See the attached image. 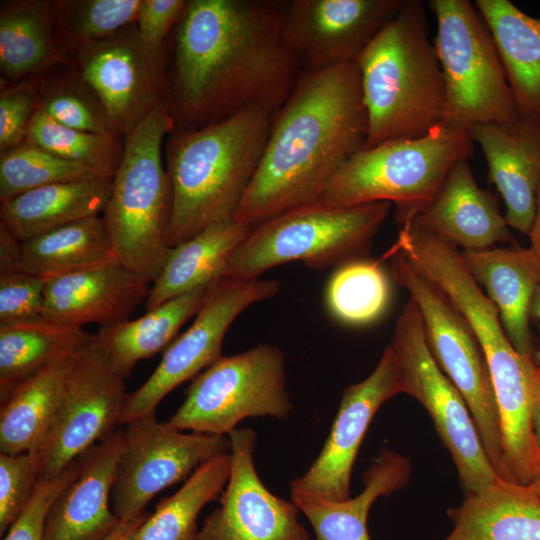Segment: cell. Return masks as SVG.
<instances>
[{
  "label": "cell",
  "mask_w": 540,
  "mask_h": 540,
  "mask_svg": "<svg viewBox=\"0 0 540 540\" xmlns=\"http://www.w3.org/2000/svg\"><path fill=\"white\" fill-rule=\"evenodd\" d=\"M147 515L148 513L145 512L135 520L120 521L118 526L104 540H135V534Z\"/></svg>",
  "instance_id": "f6af8a7d"
},
{
  "label": "cell",
  "mask_w": 540,
  "mask_h": 540,
  "mask_svg": "<svg viewBox=\"0 0 540 540\" xmlns=\"http://www.w3.org/2000/svg\"><path fill=\"white\" fill-rule=\"evenodd\" d=\"M79 350L44 367L1 401V453L15 455L39 449L54 419L67 375Z\"/></svg>",
  "instance_id": "f546056e"
},
{
  "label": "cell",
  "mask_w": 540,
  "mask_h": 540,
  "mask_svg": "<svg viewBox=\"0 0 540 540\" xmlns=\"http://www.w3.org/2000/svg\"><path fill=\"white\" fill-rule=\"evenodd\" d=\"M125 378L94 339L77 353L51 426L36 451L40 478L52 479L121 425Z\"/></svg>",
  "instance_id": "4fadbf2b"
},
{
  "label": "cell",
  "mask_w": 540,
  "mask_h": 540,
  "mask_svg": "<svg viewBox=\"0 0 540 540\" xmlns=\"http://www.w3.org/2000/svg\"><path fill=\"white\" fill-rule=\"evenodd\" d=\"M453 523L444 540H540V495L498 478L447 510Z\"/></svg>",
  "instance_id": "d4e9b609"
},
{
  "label": "cell",
  "mask_w": 540,
  "mask_h": 540,
  "mask_svg": "<svg viewBox=\"0 0 540 540\" xmlns=\"http://www.w3.org/2000/svg\"><path fill=\"white\" fill-rule=\"evenodd\" d=\"M411 475L408 457L383 448L363 476V490L343 501H328L291 493V499L310 522L314 540H370L367 519L381 496L405 487Z\"/></svg>",
  "instance_id": "4316f807"
},
{
  "label": "cell",
  "mask_w": 540,
  "mask_h": 540,
  "mask_svg": "<svg viewBox=\"0 0 540 540\" xmlns=\"http://www.w3.org/2000/svg\"><path fill=\"white\" fill-rule=\"evenodd\" d=\"M391 295L390 278L380 263L358 258L334 272L326 288V304L338 321L361 326L385 313Z\"/></svg>",
  "instance_id": "8d00e7d4"
},
{
  "label": "cell",
  "mask_w": 540,
  "mask_h": 540,
  "mask_svg": "<svg viewBox=\"0 0 540 540\" xmlns=\"http://www.w3.org/2000/svg\"><path fill=\"white\" fill-rule=\"evenodd\" d=\"M124 426L111 494L113 512L120 521L137 519L163 489L231 450L228 435L186 433L159 422L155 413Z\"/></svg>",
  "instance_id": "7c38bea8"
},
{
  "label": "cell",
  "mask_w": 540,
  "mask_h": 540,
  "mask_svg": "<svg viewBox=\"0 0 540 540\" xmlns=\"http://www.w3.org/2000/svg\"><path fill=\"white\" fill-rule=\"evenodd\" d=\"M142 0L53 1V38L57 50L72 60L81 48L134 24Z\"/></svg>",
  "instance_id": "d590c367"
},
{
  "label": "cell",
  "mask_w": 540,
  "mask_h": 540,
  "mask_svg": "<svg viewBox=\"0 0 540 540\" xmlns=\"http://www.w3.org/2000/svg\"><path fill=\"white\" fill-rule=\"evenodd\" d=\"M497 47L517 111L540 126V19L508 0H476Z\"/></svg>",
  "instance_id": "cb8c5ba5"
},
{
  "label": "cell",
  "mask_w": 540,
  "mask_h": 540,
  "mask_svg": "<svg viewBox=\"0 0 540 540\" xmlns=\"http://www.w3.org/2000/svg\"><path fill=\"white\" fill-rule=\"evenodd\" d=\"M428 5L437 21L433 43L445 86L443 124L470 131L520 121L494 39L475 5L468 0Z\"/></svg>",
  "instance_id": "ba28073f"
},
{
  "label": "cell",
  "mask_w": 540,
  "mask_h": 540,
  "mask_svg": "<svg viewBox=\"0 0 540 540\" xmlns=\"http://www.w3.org/2000/svg\"><path fill=\"white\" fill-rule=\"evenodd\" d=\"M531 317L537 318L540 321V285L538 286L532 304H531V310H530ZM532 360L536 367L540 370V347L539 349L535 350Z\"/></svg>",
  "instance_id": "7dc6e473"
},
{
  "label": "cell",
  "mask_w": 540,
  "mask_h": 540,
  "mask_svg": "<svg viewBox=\"0 0 540 540\" xmlns=\"http://www.w3.org/2000/svg\"><path fill=\"white\" fill-rule=\"evenodd\" d=\"M462 258L488 298L498 309L503 329L515 350L531 357L535 352L530 310L540 285V264L530 248L463 250Z\"/></svg>",
  "instance_id": "603a6c76"
},
{
  "label": "cell",
  "mask_w": 540,
  "mask_h": 540,
  "mask_svg": "<svg viewBox=\"0 0 540 540\" xmlns=\"http://www.w3.org/2000/svg\"><path fill=\"white\" fill-rule=\"evenodd\" d=\"M26 141L61 159L87 167L104 178H113L124 151L123 138L67 127L40 109L31 120Z\"/></svg>",
  "instance_id": "74e56055"
},
{
  "label": "cell",
  "mask_w": 540,
  "mask_h": 540,
  "mask_svg": "<svg viewBox=\"0 0 540 540\" xmlns=\"http://www.w3.org/2000/svg\"><path fill=\"white\" fill-rule=\"evenodd\" d=\"M399 362L404 392L429 413L456 466L466 495L483 491L499 478L491 465L471 412L457 388L435 362L420 312L409 298L389 345Z\"/></svg>",
  "instance_id": "8fae6325"
},
{
  "label": "cell",
  "mask_w": 540,
  "mask_h": 540,
  "mask_svg": "<svg viewBox=\"0 0 540 540\" xmlns=\"http://www.w3.org/2000/svg\"><path fill=\"white\" fill-rule=\"evenodd\" d=\"M116 259L103 217L92 216L20 242V262L48 279Z\"/></svg>",
  "instance_id": "d6a6232c"
},
{
  "label": "cell",
  "mask_w": 540,
  "mask_h": 540,
  "mask_svg": "<svg viewBox=\"0 0 540 540\" xmlns=\"http://www.w3.org/2000/svg\"><path fill=\"white\" fill-rule=\"evenodd\" d=\"M291 409L284 354L276 346L260 344L222 356L197 375L167 423L180 431L228 435L245 418L285 419Z\"/></svg>",
  "instance_id": "30bf717a"
},
{
  "label": "cell",
  "mask_w": 540,
  "mask_h": 540,
  "mask_svg": "<svg viewBox=\"0 0 540 540\" xmlns=\"http://www.w3.org/2000/svg\"><path fill=\"white\" fill-rule=\"evenodd\" d=\"M40 479L36 451L0 453V535L8 531L26 507Z\"/></svg>",
  "instance_id": "60d3db41"
},
{
  "label": "cell",
  "mask_w": 540,
  "mask_h": 540,
  "mask_svg": "<svg viewBox=\"0 0 540 540\" xmlns=\"http://www.w3.org/2000/svg\"><path fill=\"white\" fill-rule=\"evenodd\" d=\"M403 392L399 362L387 346L372 373L344 389L321 452L308 470L291 482V493L328 501L350 498L353 465L368 427L381 406Z\"/></svg>",
  "instance_id": "2e32d148"
},
{
  "label": "cell",
  "mask_w": 540,
  "mask_h": 540,
  "mask_svg": "<svg viewBox=\"0 0 540 540\" xmlns=\"http://www.w3.org/2000/svg\"><path fill=\"white\" fill-rule=\"evenodd\" d=\"M123 431L81 455L79 474L55 498L43 540H104L120 523L109 508Z\"/></svg>",
  "instance_id": "ffe728a7"
},
{
  "label": "cell",
  "mask_w": 540,
  "mask_h": 540,
  "mask_svg": "<svg viewBox=\"0 0 540 540\" xmlns=\"http://www.w3.org/2000/svg\"><path fill=\"white\" fill-rule=\"evenodd\" d=\"M230 453L199 466L171 496L163 498L138 528L135 540H196L197 519L228 481Z\"/></svg>",
  "instance_id": "836d02e7"
},
{
  "label": "cell",
  "mask_w": 540,
  "mask_h": 540,
  "mask_svg": "<svg viewBox=\"0 0 540 540\" xmlns=\"http://www.w3.org/2000/svg\"><path fill=\"white\" fill-rule=\"evenodd\" d=\"M275 113L253 107L205 127L168 135L171 248L209 226L234 219L262 158Z\"/></svg>",
  "instance_id": "3957f363"
},
{
  "label": "cell",
  "mask_w": 540,
  "mask_h": 540,
  "mask_svg": "<svg viewBox=\"0 0 540 540\" xmlns=\"http://www.w3.org/2000/svg\"><path fill=\"white\" fill-rule=\"evenodd\" d=\"M274 280H236L220 277L207 289L190 327L164 350L151 376L128 393L121 425L156 412L158 404L177 386L194 379L222 355L223 340L235 319L254 303L274 297Z\"/></svg>",
  "instance_id": "5bb4252c"
},
{
  "label": "cell",
  "mask_w": 540,
  "mask_h": 540,
  "mask_svg": "<svg viewBox=\"0 0 540 540\" xmlns=\"http://www.w3.org/2000/svg\"><path fill=\"white\" fill-rule=\"evenodd\" d=\"M252 228L233 219L209 226L173 247L150 286L146 311L219 279L229 257Z\"/></svg>",
  "instance_id": "f1b7e54d"
},
{
  "label": "cell",
  "mask_w": 540,
  "mask_h": 540,
  "mask_svg": "<svg viewBox=\"0 0 540 540\" xmlns=\"http://www.w3.org/2000/svg\"><path fill=\"white\" fill-rule=\"evenodd\" d=\"M39 106V95L32 78L1 87L0 153L26 141L31 120Z\"/></svg>",
  "instance_id": "b9f144b4"
},
{
  "label": "cell",
  "mask_w": 540,
  "mask_h": 540,
  "mask_svg": "<svg viewBox=\"0 0 540 540\" xmlns=\"http://www.w3.org/2000/svg\"><path fill=\"white\" fill-rule=\"evenodd\" d=\"M389 210V202L353 207L316 202L292 208L255 225L229 257L221 277L252 280L292 261L324 269L361 258Z\"/></svg>",
  "instance_id": "52a82bcc"
},
{
  "label": "cell",
  "mask_w": 540,
  "mask_h": 540,
  "mask_svg": "<svg viewBox=\"0 0 540 540\" xmlns=\"http://www.w3.org/2000/svg\"><path fill=\"white\" fill-rule=\"evenodd\" d=\"M62 64L74 65L54 43L53 1H1V87Z\"/></svg>",
  "instance_id": "83f0119b"
},
{
  "label": "cell",
  "mask_w": 540,
  "mask_h": 540,
  "mask_svg": "<svg viewBox=\"0 0 540 540\" xmlns=\"http://www.w3.org/2000/svg\"><path fill=\"white\" fill-rule=\"evenodd\" d=\"M32 79L39 109L56 122L85 132L119 136L101 100L74 65H57Z\"/></svg>",
  "instance_id": "e575fe53"
},
{
  "label": "cell",
  "mask_w": 540,
  "mask_h": 540,
  "mask_svg": "<svg viewBox=\"0 0 540 540\" xmlns=\"http://www.w3.org/2000/svg\"><path fill=\"white\" fill-rule=\"evenodd\" d=\"M469 132L482 149L489 182L505 203L508 226L528 234L540 186V126L521 118L512 125H476Z\"/></svg>",
  "instance_id": "44dd1931"
},
{
  "label": "cell",
  "mask_w": 540,
  "mask_h": 540,
  "mask_svg": "<svg viewBox=\"0 0 540 540\" xmlns=\"http://www.w3.org/2000/svg\"><path fill=\"white\" fill-rule=\"evenodd\" d=\"M355 61L368 117L364 148L419 138L443 123L444 79L422 1L403 0Z\"/></svg>",
  "instance_id": "277c9868"
},
{
  "label": "cell",
  "mask_w": 540,
  "mask_h": 540,
  "mask_svg": "<svg viewBox=\"0 0 540 540\" xmlns=\"http://www.w3.org/2000/svg\"><path fill=\"white\" fill-rule=\"evenodd\" d=\"M533 254L540 264V186L537 195V206L531 229L528 233Z\"/></svg>",
  "instance_id": "bcb514c9"
},
{
  "label": "cell",
  "mask_w": 540,
  "mask_h": 540,
  "mask_svg": "<svg viewBox=\"0 0 540 540\" xmlns=\"http://www.w3.org/2000/svg\"><path fill=\"white\" fill-rule=\"evenodd\" d=\"M405 224L464 250L487 249L511 240L497 195L477 185L468 160L451 168L433 202Z\"/></svg>",
  "instance_id": "7402d4cb"
},
{
  "label": "cell",
  "mask_w": 540,
  "mask_h": 540,
  "mask_svg": "<svg viewBox=\"0 0 540 540\" xmlns=\"http://www.w3.org/2000/svg\"><path fill=\"white\" fill-rule=\"evenodd\" d=\"M173 130L174 119L163 100L124 138L102 216L116 259L149 283L172 250L167 242L172 195L162 146Z\"/></svg>",
  "instance_id": "5b68a950"
},
{
  "label": "cell",
  "mask_w": 540,
  "mask_h": 540,
  "mask_svg": "<svg viewBox=\"0 0 540 540\" xmlns=\"http://www.w3.org/2000/svg\"><path fill=\"white\" fill-rule=\"evenodd\" d=\"M72 61L123 139L165 100L164 59L147 51L136 22L81 48Z\"/></svg>",
  "instance_id": "9a60e30c"
},
{
  "label": "cell",
  "mask_w": 540,
  "mask_h": 540,
  "mask_svg": "<svg viewBox=\"0 0 540 540\" xmlns=\"http://www.w3.org/2000/svg\"><path fill=\"white\" fill-rule=\"evenodd\" d=\"M368 117L355 60L300 74L275 113L256 173L234 217L254 227L320 202L341 165L364 148Z\"/></svg>",
  "instance_id": "7a4b0ae2"
},
{
  "label": "cell",
  "mask_w": 540,
  "mask_h": 540,
  "mask_svg": "<svg viewBox=\"0 0 540 540\" xmlns=\"http://www.w3.org/2000/svg\"><path fill=\"white\" fill-rule=\"evenodd\" d=\"M392 279L406 289L420 312L426 342L442 372L464 398L487 457L500 478L502 435L489 366L472 327L444 290L391 248Z\"/></svg>",
  "instance_id": "9c48e42d"
},
{
  "label": "cell",
  "mask_w": 540,
  "mask_h": 540,
  "mask_svg": "<svg viewBox=\"0 0 540 540\" xmlns=\"http://www.w3.org/2000/svg\"><path fill=\"white\" fill-rule=\"evenodd\" d=\"M534 492L540 495V469L534 480L528 485Z\"/></svg>",
  "instance_id": "681fc988"
},
{
  "label": "cell",
  "mask_w": 540,
  "mask_h": 540,
  "mask_svg": "<svg viewBox=\"0 0 540 540\" xmlns=\"http://www.w3.org/2000/svg\"><path fill=\"white\" fill-rule=\"evenodd\" d=\"M403 0H293L283 5L287 42L305 70L355 60Z\"/></svg>",
  "instance_id": "ac0fdd59"
},
{
  "label": "cell",
  "mask_w": 540,
  "mask_h": 540,
  "mask_svg": "<svg viewBox=\"0 0 540 540\" xmlns=\"http://www.w3.org/2000/svg\"><path fill=\"white\" fill-rule=\"evenodd\" d=\"M96 177L101 176L25 141L0 153V202L42 186Z\"/></svg>",
  "instance_id": "f35d334b"
},
{
  "label": "cell",
  "mask_w": 540,
  "mask_h": 540,
  "mask_svg": "<svg viewBox=\"0 0 540 540\" xmlns=\"http://www.w3.org/2000/svg\"><path fill=\"white\" fill-rule=\"evenodd\" d=\"M112 178L56 183L22 193L0 205V226L19 242L103 213Z\"/></svg>",
  "instance_id": "484cf974"
},
{
  "label": "cell",
  "mask_w": 540,
  "mask_h": 540,
  "mask_svg": "<svg viewBox=\"0 0 540 540\" xmlns=\"http://www.w3.org/2000/svg\"><path fill=\"white\" fill-rule=\"evenodd\" d=\"M149 290L148 281L114 259L45 279L42 316L78 328L108 326L129 319Z\"/></svg>",
  "instance_id": "d6986e66"
},
{
  "label": "cell",
  "mask_w": 540,
  "mask_h": 540,
  "mask_svg": "<svg viewBox=\"0 0 540 540\" xmlns=\"http://www.w3.org/2000/svg\"><path fill=\"white\" fill-rule=\"evenodd\" d=\"M187 2L142 0L136 28L144 47L154 57L164 59L166 40L179 22Z\"/></svg>",
  "instance_id": "ee69618b"
},
{
  "label": "cell",
  "mask_w": 540,
  "mask_h": 540,
  "mask_svg": "<svg viewBox=\"0 0 540 540\" xmlns=\"http://www.w3.org/2000/svg\"><path fill=\"white\" fill-rule=\"evenodd\" d=\"M81 456L61 474L52 478H40L32 497L19 517L8 529L4 540H43L48 510L57 495L79 474Z\"/></svg>",
  "instance_id": "7bdbcfd3"
},
{
  "label": "cell",
  "mask_w": 540,
  "mask_h": 540,
  "mask_svg": "<svg viewBox=\"0 0 540 540\" xmlns=\"http://www.w3.org/2000/svg\"><path fill=\"white\" fill-rule=\"evenodd\" d=\"M228 437L227 485L220 506L205 518L196 540H312L298 520L296 504L274 495L258 476L255 432L236 428Z\"/></svg>",
  "instance_id": "e0dca14e"
},
{
  "label": "cell",
  "mask_w": 540,
  "mask_h": 540,
  "mask_svg": "<svg viewBox=\"0 0 540 540\" xmlns=\"http://www.w3.org/2000/svg\"><path fill=\"white\" fill-rule=\"evenodd\" d=\"M94 339L82 328L38 316L0 323V401L20 383Z\"/></svg>",
  "instance_id": "4dcf8cb0"
},
{
  "label": "cell",
  "mask_w": 540,
  "mask_h": 540,
  "mask_svg": "<svg viewBox=\"0 0 540 540\" xmlns=\"http://www.w3.org/2000/svg\"><path fill=\"white\" fill-rule=\"evenodd\" d=\"M209 286L172 298L140 318L102 326L94 334L95 341L127 379L140 360L171 344L180 327L196 315Z\"/></svg>",
  "instance_id": "1f68e13d"
},
{
  "label": "cell",
  "mask_w": 540,
  "mask_h": 540,
  "mask_svg": "<svg viewBox=\"0 0 540 540\" xmlns=\"http://www.w3.org/2000/svg\"><path fill=\"white\" fill-rule=\"evenodd\" d=\"M533 433L536 441V445L540 451V387L538 400L533 413Z\"/></svg>",
  "instance_id": "c3c4849f"
},
{
  "label": "cell",
  "mask_w": 540,
  "mask_h": 540,
  "mask_svg": "<svg viewBox=\"0 0 540 540\" xmlns=\"http://www.w3.org/2000/svg\"><path fill=\"white\" fill-rule=\"evenodd\" d=\"M44 286L22 267L20 242L0 226V323L41 316Z\"/></svg>",
  "instance_id": "ab89813d"
},
{
  "label": "cell",
  "mask_w": 540,
  "mask_h": 540,
  "mask_svg": "<svg viewBox=\"0 0 540 540\" xmlns=\"http://www.w3.org/2000/svg\"><path fill=\"white\" fill-rule=\"evenodd\" d=\"M283 5L188 0L172 31L165 74L174 130L205 127L253 107L279 110L300 76L285 36Z\"/></svg>",
  "instance_id": "6da1fadb"
},
{
  "label": "cell",
  "mask_w": 540,
  "mask_h": 540,
  "mask_svg": "<svg viewBox=\"0 0 540 540\" xmlns=\"http://www.w3.org/2000/svg\"><path fill=\"white\" fill-rule=\"evenodd\" d=\"M473 146L469 131L442 123L419 138L363 148L336 171L320 202L332 207L393 202L403 225L433 202L451 168L473 156Z\"/></svg>",
  "instance_id": "8992f818"
}]
</instances>
